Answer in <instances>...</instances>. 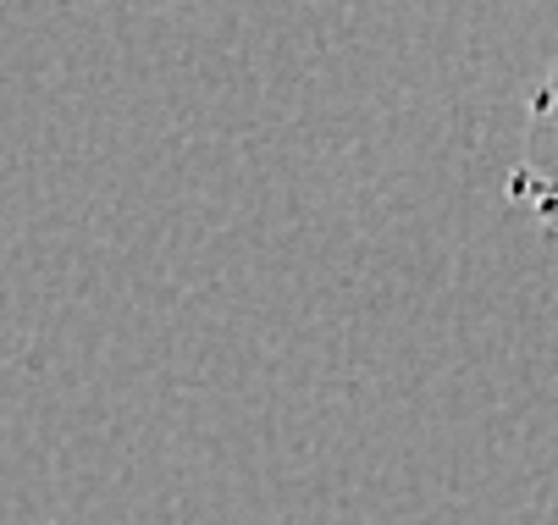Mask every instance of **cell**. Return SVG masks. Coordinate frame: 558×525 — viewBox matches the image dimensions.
<instances>
[{"instance_id": "cell-1", "label": "cell", "mask_w": 558, "mask_h": 525, "mask_svg": "<svg viewBox=\"0 0 558 525\" xmlns=\"http://www.w3.org/2000/svg\"><path fill=\"white\" fill-rule=\"evenodd\" d=\"M509 205H520L558 244V56L542 72L531 111H525V138H520V156L509 172Z\"/></svg>"}]
</instances>
